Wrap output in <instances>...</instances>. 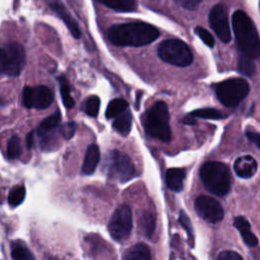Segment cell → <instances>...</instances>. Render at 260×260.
Wrapping results in <instances>:
<instances>
[{"label":"cell","mask_w":260,"mask_h":260,"mask_svg":"<svg viewBox=\"0 0 260 260\" xmlns=\"http://www.w3.org/2000/svg\"><path fill=\"white\" fill-rule=\"evenodd\" d=\"M146 133L164 142H169L172 138L170 128V114L168 105L162 101H157L148 110L144 119Z\"/></svg>","instance_id":"3957f363"},{"label":"cell","mask_w":260,"mask_h":260,"mask_svg":"<svg viewBox=\"0 0 260 260\" xmlns=\"http://www.w3.org/2000/svg\"><path fill=\"white\" fill-rule=\"evenodd\" d=\"M54 100L52 90L45 85H38L35 87L25 86L22 90V104L24 107L30 109H46Z\"/></svg>","instance_id":"30bf717a"},{"label":"cell","mask_w":260,"mask_h":260,"mask_svg":"<svg viewBox=\"0 0 260 260\" xmlns=\"http://www.w3.org/2000/svg\"><path fill=\"white\" fill-rule=\"evenodd\" d=\"M123 260H151L149 247L142 243L135 244L126 250Z\"/></svg>","instance_id":"ac0fdd59"},{"label":"cell","mask_w":260,"mask_h":260,"mask_svg":"<svg viewBox=\"0 0 260 260\" xmlns=\"http://www.w3.org/2000/svg\"><path fill=\"white\" fill-rule=\"evenodd\" d=\"M105 167L108 176L120 183L131 180L135 175V168L131 158L117 150L109 153L105 160Z\"/></svg>","instance_id":"52a82bcc"},{"label":"cell","mask_w":260,"mask_h":260,"mask_svg":"<svg viewBox=\"0 0 260 260\" xmlns=\"http://www.w3.org/2000/svg\"><path fill=\"white\" fill-rule=\"evenodd\" d=\"M109 8L121 12H130L136 9V0H98Z\"/></svg>","instance_id":"44dd1931"},{"label":"cell","mask_w":260,"mask_h":260,"mask_svg":"<svg viewBox=\"0 0 260 260\" xmlns=\"http://www.w3.org/2000/svg\"><path fill=\"white\" fill-rule=\"evenodd\" d=\"M195 32L196 35L200 38V40L205 44L207 45L208 47H213L214 45V39L213 37L211 36V34L204 27L202 26H197L195 28Z\"/></svg>","instance_id":"4dcf8cb0"},{"label":"cell","mask_w":260,"mask_h":260,"mask_svg":"<svg viewBox=\"0 0 260 260\" xmlns=\"http://www.w3.org/2000/svg\"><path fill=\"white\" fill-rule=\"evenodd\" d=\"M24 197H25V188L22 185H18V186H14L9 191L7 201L10 206L15 207L23 201Z\"/></svg>","instance_id":"4316f807"},{"label":"cell","mask_w":260,"mask_h":260,"mask_svg":"<svg viewBox=\"0 0 260 260\" xmlns=\"http://www.w3.org/2000/svg\"><path fill=\"white\" fill-rule=\"evenodd\" d=\"M182 7L188 9V10H195L199 6L202 0H174Z\"/></svg>","instance_id":"e575fe53"},{"label":"cell","mask_w":260,"mask_h":260,"mask_svg":"<svg viewBox=\"0 0 260 260\" xmlns=\"http://www.w3.org/2000/svg\"><path fill=\"white\" fill-rule=\"evenodd\" d=\"M238 69L243 75H246V76L253 75L255 71V64L252 61V58L242 54L238 63Z\"/></svg>","instance_id":"83f0119b"},{"label":"cell","mask_w":260,"mask_h":260,"mask_svg":"<svg viewBox=\"0 0 260 260\" xmlns=\"http://www.w3.org/2000/svg\"><path fill=\"white\" fill-rule=\"evenodd\" d=\"M128 107V103L123 99H114L112 100L106 110V117L108 119L117 118L123 114Z\"/></svg>","instance_id":"603a6c76"},{"label":"cell","mask_w":260,"mask_h":260,"mask_svg":"<svg viewBox=\"0 0 260 260\" xmlns=\"http://www.w3.org/2000/svg\"><path fill=\"white\" fill-rule=\"evenodd\" d=\"M21 153V142L18 136L13 135L7 143V156L11 159L17 158Z\"/></svg>","instance_id":"f1b7e54d"},{"label":"cell","mask_w":260,"mask_h":260,"mask_svg":"<svg viewBox=\"0 0 260 260\" xmlns=\"http://www.w3.org/2000/svg\"><path fill=\"white\" fill-rule=\"evenodd\" d=\"M59 84H60V92H61V98L63 105L67 108L70 109L74 106V100L70 94V85L65 76H60L59 77Z\"/></svg>","instance_id":"cb8c5ba5"},{"label":"cell","mask_w":260,"mask_h":260,"mask_svg":"<svg viewBox=\"0 0 260 260\" xmlns=\"http://www.w3.org/2000/svg\"><path fill=\"white\" fill-rule=\"evenodd\" d=\"M194 207L198 215L204 220L215 223L222 219L223 217V209L220 203L205 195H200L195 199Z\"/></svg>","instance_id":"8fae6325"},{"label":"cell","mask_w":260,"mask_h":260,"mask_svg":"<svg viewBox=\"0 0 260 260\" xmlns=\"http://www.w3.org/2000/svg\"><path fill=\"white\" fill-rule=\"evenodd\" d=\"M140 226L143 235L150 238L155 230V218L150 212H144L140 218Z\"/></svg>","instance_id":"d4e9b609"},{"label":"cell","mask_w":260,"mask_h":260,"mask_svg":"<svg viewBox=\"0 0 260 260\" xmlns=\"http://www.w3.org/2000/svg\"><path fill=\"white\" fill-rule=\"evenodd\" d=\"M159 31L145 22H127L115 24L108 31L109 40L117 46H143L157 39Z\"/></svg>","instance_id":"6da1fadb"},{"label":"cell","mask_w":260,"mask_h":260,"mask_svg":"<svg viewBox=\"0 0 260 260\" xmlns=\"http://www.w3.org/2000/svg\"><path fill=\"white\" fill-rule=\"evenodd\" d=\"M185 179V172L182 169H169L166 173V183L169 189L180 192L183 189V182Z\"/></svg>","instance_id":"e0dca14e"},{"label":"cell","mask_w":260,"mask_h":260,"mask_svg":"<svg viewBox=\"0 0 260 260\" xmlns=\"http://www.w3.org/2000/svg\"><path fill=\"white\" fill-rule=\"evenodd\" d=\"M179 221L181 222V224L184 226V229L186 230L191 243H193V232H192V225H191V221L189 219V217L187 216V214H185L184 211H181L180 216H179Z\"/></svg>","instance_id":"d6a6232c"},{"label":"cell","mask_w":260,"mask_h":260,"mask_svg":"<svg viewBox=\"0 0 260 260\" xmlns=\"http://www.w3.org/2000/svg\"><path fill=\"white\" fill-rule=\"evenodd\" d=\"M200 178L205 188L212 194L223 196L231 188V175L228 167L219 161H207L200 169Z\"/></svg>","instance_id":"277c9868"},{"label":"cell","mask_w":260,"mask_h":260,"mask_svg":"<svg viewBox=\"0 0 260 260\" xmlns=\"http://www.w3.org/2000/svg\"><path fill=\"white\" fill-rule=\"evenodd\" d=\"M34 134H35V132H34V131H30V132L26 135L25 142H26L27 148H30V147L34 145Z\"/></svg>","instance_id":"8d00e7d4"},{"label":"cell","mask_w":260,"mask_h":260,"mask_svg":"<svg viewBox=\"0 0 260 260\" xmlns=\"http://www.w3.org/2000/svg\"><path fill=\"white\" fill-rule=\"evenodd\" d=\"M131 125H132V115L127 110L123 114L118 116L113 123L114 129L124 136H126L129 133L131 129Z\"/></svg>","instance_id":"7402d4cb"},{"label":"cell","mask_w":260,"mask_h":260,"mask_svg":"<svg viewBox=\"0 0 260 260\" xmlns=\"http://www.w3.org/2000/svg\"><path fill=\"white\" fill-rule=\"evenodd\" d=\"M132 212L127 205L119 206L111 216L108 230L111 237L122 242L128 239L132 231Z\"/></svg>","instance_id":"9c48e42d"},{"label":"cell","mask_w":260,"mask_h":260,"mask_svg":"<svg viewBox=\"0 0 260 260\" xmlns=\"http://www.w3.org/2000/svg\"><path fill=\"white\" fill-rule=\"evenodd\" d=\"M189 115H191L194 118H202V119H212V120H218L222 119L225 116L219 112L216 109L212 108H204V109H198L193 112H191Z\"/></svg>","instance_id":"484cf974"},{"label":"cell","mask_w":260,"mask_h":260,"mask_svg":"<svg viewBox=\"0 0 260 260\" xmlns=\"http://www.w3.org/2000/svg\"><path fill=\"white\" fill-rule=\"evenodd\" d=\"M157 55L162 61L179 67H186L193 61L190 48L178 39H170L160 43L157 48Z\"/></svg>","instance_id":"5b68a950"},{"label":"cell","mask_w":260,"mask_h":260,"mask_svg":"<svg viewBox=\"0 0 260 260\" xmlns=\"http://www.w3.org/2000/svg\"><path fill=\"white\" fill-rule=\"evenodd\" d=\"M183 122L186 123V124H194L196 121H195L194 117H192L191 115H189V116H186V117L183 119Z\"/></svg>","instance_id":"74e56055"},{"label":"cell","mask_w":260,"mask_h":260,"mask_svg":"<svg viewBox=\"0 0 260 260\" xmlns=\"http://www.w3.org/2000/svg\"><path fill=\"white\" fill-rule=\"evenodd\" d=\"M24 50L17 43H9L1 50L0 69L4 75L15 77L18 76L24 66Z\"/></svg>","instance_id":"ba28073f"},{"label":"cell","mask_w":260,"mask_h":260,"mask_svg":"<svg viewBox=\"0 0 260 260\" xmlns=\"http://www.w3.org/2000/svg\"><path fill=\"white\" fill-rule=\"evenodd\" d=\"M100 98L96 95H90L85 102V113L91 117H96L100 110Z\"/></svg>","instance_id":"f546056e"},{"label":"cell","mask_w":260,"mask_h":260,"mask_svg":"<svg viewBox=\"0 0 260 260\" xmlns=\"http://www.w3.org/2000/svg\"><path fill=\"white\" fill-rule=\"evenodd\" d=\"M233 29L243 55L252 59L260 56V38L251 18L242 10L233 14Z\"/></svg>","instance_id":"7a4b0ae2"},{"label":"cell","mask_w":260,"mask_h":260,"mask_svg":"<svg viewBox=\"0 0 260 260\" xmlns=\"http://www.w3.org/2000/svg\"><path fill=\"white\" fill-rule=\"evenodd\" d=\"M234 224L242 236L243 241L249 247H254L258 244V240L256 236L251 231V225L249 221L244 216H237L234 220Z\"/></svg>","instance_id":"2e32d148"},{"label":"cell","mask_w":260,"mask_h":260,"mask_svg":"<svg viewBox=\"0 0 260 260\" xmlns=\"http://www.w3.org/2000/svg\"><path fill=\"white\" fill-rule=\"evenodd\" d=\"M236 174L243 179L253 177L257 171V161L251 155H243L236 159L234 164Z\"/></svg>","instance_id":"5bb4252c"},{"label":"cell","mask_w":260,"mask_h":260,"mask_svg":"<svg viewBox=\"0 0 260 260\" xmlns=\"http://www.w3.org/2000/svg\"><path fill=\"white\" fill-rule=\"evenodd\" d=\"M209 24L221 42L229 43L231 41V27L228 13L222 5L217 4L212 7L209 12Z\"/></svg>","instance_id":"7c38bea8"},{"label":"cell","mask_w":260,"mask_h":260,"mask_svg":"<svg viewBox=\"0 0 260 260\" xmlns=\"http://www.w3.org/2000/svg\"><path fill=\"white\" fill-rule=\"evenodd\" d=\"M217 260H243V258L237 252L231 251V250H226V251H222L218 255Z\"/></svg>","instance_id":"836d02e7"},{"label":"cell","mask_w":260,"mask_h":260,"mask_svg":"<svg viewBox=\"0 0 260 260\" xmlns=\"http://www.w3.org/2000/svg\"><path fill=\"white\" fill-rule=\"evenodd\" d=\"M11 257L13 260H36L27 246L20 241L12 242Z\"/></svg>","instance_id":"d6986e66"},{"label":"cell","mask_w":260,"mask_h":260,"mask_svg":"<svg viewBox=\"0 0 260 260\" xmlns=\"http://www.w3.org/2000/svg\"><path fill=\"white\" fill-rule=\"evenodd\" d=\"M60 121H61V114L59 111H57L53 115L47 117L40 123L37 130L38 134L40 136L47 135L49 132H51L53 129H55L59 125Z\"/></svg>","instance_id":"ffe728a7"},{"label":"cell","mask_w":260,"mask_h":260,"mask_svg":"<svg viewBox=\"0 0 260 260\" xmlns=\"http://www.w3.org/2000/svg\"><path fill=\"white\" fill-rule=\"evenodd\" d=\"M246 135H247V137L260 149V133H259V132H256V131L248 130V131L246 132Z\"/></svg>","instance_id":"d590c367"},{"label":"cell","mask_w":260,"mask_h":260,"mask_svg":"<svg viewBox=\"0 0 260 260\" xmlns=\"http://www.w3.org/2000/svg\"><path fill=\"white\" fill-rule=\"evenodd\" d=\"M101 153H100V148L96 144H91L87 147V150L85 152L84 160L82 164L81 171L84 175H91L100 161Z\"/></svg>","instance_id":"9a60e30c"},{"label":"cell","mask_w":260,"mask_h":260,"mask_svg":"<svg viewBox=\"0 0 260 260\" xmlns=\"http://www.w3.org/2000/svg\"><path fill=\"white\" fill-rule=\"evenodd\" d=\"M48 6L63 20V22L68 27L70 34L75 38L78 39L81 35L79 26L74 18L71 16L67 8L64 6L61 0H46Z\"/></svg>","instance_id":"4fadbf2b"},{"label":"cell","mask_w":260,"mask_h":260,"mask_svg":"<svg viewBox=\"0 0 260 260\" xmlns=\"http://www.w3.org/2000/svg\"><path fill=\"white\" fill-rule=\"evenodd\" d=\"M250 86L244 78H230L216 84L215 92L220 103L226 107L238 106L249 93Z\"/></svg>","instance_id":"8992f818"},{"label":"cell","mask_w":260,"mask_h":260,"mask_svg":"<svg viewBox=\"0 0 260 260\" xmlns=\"http://www.w3.org/2000/svg\"><path fill=\"white\" fill-rule=\"evenodd\" d=\"M61 134L65 139H70L74 136L75 131H76V124L74 122H68L65 123L61 127Z\"/></svg>","instance_id":"1f68e13d"}]
</instances>
